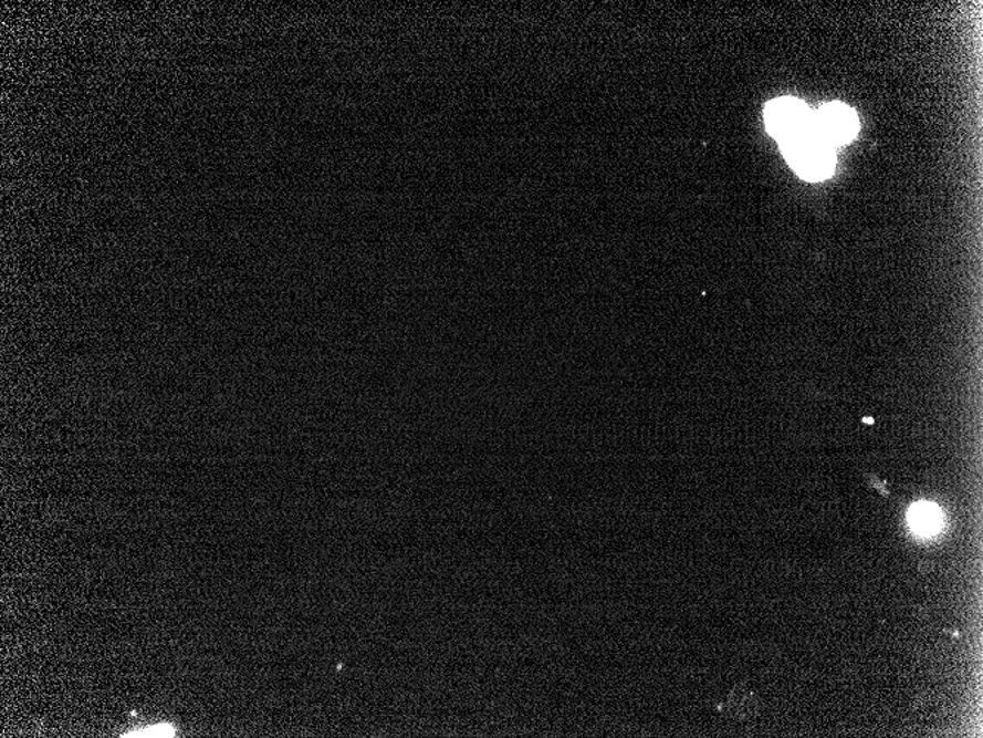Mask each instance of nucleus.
<instances>
[{
	"label": "nucleus",
	"instance_id": "nucleus-4",
	"mask_svg": "<svg viewBox=\"0 0 983 738\" xmlns=\"http://www.w3.org/2000/svg\"><path fill=\"white\" fill-rule=\"evenodd\" d=\"M909 519L916 531L929 533L937 531L940 527L941 513L938 507L920 502V505L911 507Z\"/></svg>",
	"mask_w": 983,
	"mask_h": 738
},
{
	"label": "nucleus",
	"instance_id": "nucleus-1",
	"mask_svg": "<svg viewBox=\"0 0 983 738\" xmlns=\"http://www.w3.org/2000/svg\"><path fill=\"white\" fill-rule=\"evenodd\" d=\"M782 146L787 164L805 180H825L835 171V149L816 133L798 137Z\"/></svg>",
	"mask_w": 983,
	"mask_h": 738
},
{
	"label": "nucleus",
	"instance_id": "nucleus-2",
	"mask_svg": "<svg viewBox=\"0 0 983 738\" xmlns=\"http://www.w3.org/2000/svg\"><path fill=\"white\" fill-rule=\"evenodd\" d=\"M767 132L781 145L814 132V111L795 97L768 102L764 111Z\"/></svg>",
	"mask_w": 983,
	"mask_h": 738
},
{
	"label": "nucleus",
	"instance_id": "nucleus-5",
	"mask_svg": "<svg viewBox=\"0 0 983 738\" xmlns=\"http://www.w3.org/2000/svg\"><path fill=\"white\" fill-rule=\"evenodd\" d=\"M176 730L171 726H167V724H161V726L148 727L145 730H137L133 732H128L127 736L124 737H175Z\"/></svg>",
	"mask_w": 983,
	"mask_h": 738
},
{
	"label": "nucleus",
	"instance_id": "nucleus-3",
	"mask_svg": "<svg viewBox=\"0 0 983 738\" xmlns=\"http://www.w3.org/2000/svg\"><path fill=\"white\" fill-rule=\"evenodd\" d=\"M858 128L856 113L839 102L814 111V133L832 146L848 144L857 136Z\"/></svg>",
	"mask_w": 983,
	"mask_h": 738
}]
</instances>
